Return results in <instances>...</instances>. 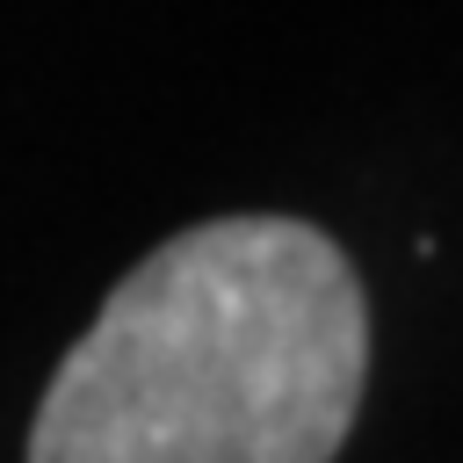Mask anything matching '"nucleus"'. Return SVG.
<instances>
[{
  "mask_svg": "<svg viewBox=\"0 0 463 463\" xmlns=\"http://www.w3.org/2000/svg\"><path fill=\"white\" fill-rule=\"evenodd\" d=\"M369 383L347 253L297 217L152 246L58 362L29 463H333Z\"/></svg>",
  "mask_w": 463,
  "mask_h": 463,
  "instance_id": "nucleus-1",
  "label": "nucleus"
}]
</instances>
